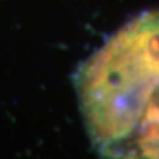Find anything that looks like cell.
<instances>
[{"mask_svg": "<svg viewBox=\"0 0 159 159\" xmlns=\"http://www.w3.org/2000/svg\"><path fill=\"white\" fill-rule=\"evenodd\" d=\"M111 158H159V86L152 93L135 129Z\"/></svg>", "mask_w": 159, "mask_h": 159, "instance_id": "cell-2", "label": "cell"}, {"mask_svg": "<svg viewBox=\"0 0 159 159\" xmlns=\"http://www.w3.org/2000/svg\"><path fill=\"white\" fill-rule=\"evenodd\" d=\"M73 85L93 150L111 158L159 86V8L113 33L78 65Z\"/></svg>", "mask_w": 159, "mask_h": 159, "instance_id": "cell-1", "label": "cell"}]
</instances>
